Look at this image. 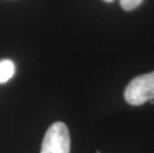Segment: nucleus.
<instances>
[{
    "label": "nucleus",
    "mask_w": 154,
    "mask_h": 153,
    "mask_svg": "<svg viewBox=\"0 0 154 153\" xmlns=\"http://www.w3.org/2000/svg\"><path fill=\"white\" fill-rule=\"evenodd\" d=\"M104 1H106V2H112L113 0H104Z\"/></svg>",
    "instance_id": "nucleus-5"
},
{
    "label": "nucleus",
    "mask_w": 154,
    "mask_h": 153,
    "mask_svg": "<svg viewBox=\"0 0 154 153\" xmlns=\"http://www.w3.org/2000/svg\"><path fill=\"white\" fill-rule=\"evenodd\" d=\"M143 0H119V4L125 11H131L141 4Z\"/></svg>",
    "instance_id": "nucleus-4"
},
{
    "label": "nucleus",
    "mask_w": 154,
    "mask_h": 153,
    "mask_svg": "<svg viewBox=\"0 0 154 153\" xmlns=\"http://www.w3.org/2000/svg\"><path fill=\"white\" fill-rule=\"evenodd\" d=\"M124 99L131 106H141L154 99V72L134 78L124 90Z\"/></svg>",
    "instance_id": "nucleus-1"
},
{
    "label": "nucleus",
    "mask_w": 154,
    "mask_h": 153,
    "mask_svg": "<svg viewBox=\"0 0 154 153\" xmlns=\"http://www.w3.org/2000/svg\"><path fill=\"white\" fill-rule=\"evenodd\" d=\"M15 74V65L11 60L0 61V84L8 82Z\"/></svg>",
    "instance_id": "nucleus-3"
},
{
    "label": "nucleus",
    "mask_w": 154,
    "mask_h": 153,
    "mask_svg": "<svg viewBox=\"0 0 154 153\" xmlns=\"http://www.w3.org/2000/svg\"><path fill=\"white\" fill-rule=\"evenodd\" d=\"M71 136L68 126L62 121L53 123L45 133L40 153H70Z\"/></svg>",
    "instance_id": "nucleus-2"
},
{
    "label": "nucleus",
    "mask_w": 154,
    "mask_h": 153,
    "mask_svg": "<svg viewBox=\"0 0 154 153\" xmlns=\"http://www.w3.org/2000/svg\"><path fill=\"white\" fill-rule=\"evenodd\" d=\"M97 153H100V152L99 150H97Z\"/></svg>",
    "instance_id": "nucleus-6"
}]
</instances>
